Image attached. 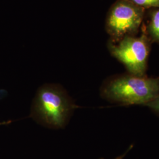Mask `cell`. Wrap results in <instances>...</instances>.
<instances>
[{
  "instance_id": "obj_9",
  "label": "cell",
  "mask_w": 159,
  "mask_h": 159,
  "mask_svg": "<svg viewBox=\"0 0 159 159\" xmlns=\"http://www.w3.org/2000/svg\"><path fill=\"white\" fill-rule=\"evenodd\" d=\"M3 124H4V123H0V125H3Z\"/></svg>"
},
{
  "instance_id": "obj_6",
  "label": "cell",
  "mask_w": 159,
  "mask_h": 159,
  "mask_svg": "<svg viewBox=\"0 0 159 159\" xmlns=\"http://www.w3.org/2000/svg\"><path fill=\"white\" fill-rule=\"evenodd\" d=\"M143 8H159V0H128Z\"/></svg>"
},
{
  "instance_id": "obj_2",
  "label": "cell",
  "mask_w": 159,
  "mask_h": 159,
  "mask_svg": "<svg viewBox=\"0 0 159 159\" xmlns=\"http://www.w3.org/2000/svg\"><path fill=\"white\" fill-rule=\"evenodd\" d=\"M100 91L102 96L110 102L145 105L159 96V77L121 75L105 82Z\"/></svg>"
},
{
  "instance_id": "obj_3",
  "label": "cell",
  "mask_w": 159,
  "mask_h": 159,
  "mask_svg": "<svg viewBox=\"0 0 159 159\" xmlns=\"http://www.w3.org/2000/svg\"><path fill=\"white\" fill-rule=\"evenodd\" d=\"M109 48L112 56L125 66L130 74L146 76L150 52V40L146 34L139 37L127 36L117 45L110 44Z\"/></svg>"
},
{
  "instance_id": "obj_1",
  "label": "cell",
  "mask_w": 159,
  "mask_h": 159,
  "mask_svg": "<svg viewBox=\"0 0 159 159\" xmlns=\"http://www.w3.org/2000/svg\"><path fill=\"white\" fill-rule=\"evenodd\" d=\"M75 108L77 106L62 86L47 84L37 91L30 116L41 125L60 129L68 124Z\"/></svg>"
},
{
  "instance_id": "obj_5",
  "label": "cell",
  "mask_w": 159,
  "mask_h": 159,
  "mask_svg": "<svg viewBox=\"0 0 159 159\" xmlns=\"http://www.w3.org/2000/svg\"><path fill=\"white\" fill-rule=\"evenodd\" d=\"M148 30L150 39L159 43V8H155L151 13Z\"/></svg>"
},
{
  "instance_id": "obj_7",
  "label": "cell",
  "mask_w": 159,
  "mask_h": 159,
  "mask_svg": "<svg viewBox=\"0 0 159 159\" xmlns=\"http://www.w3.org/2000/svg\"><path fill=\"white\" fill-rule=\"evenodd\" d=\"M144 106L150 108L154 112L159 114V95L150 102L146 104Z\"/></svg>"
},
{
  "instance_id": "obj_8",
  "label": "cell",
  "mask_w": 159,
  "mask_h": 159,
  "mask_svg": "<svg viewBox=\"0 0 159 159\" xmlns=\"http://www.w3.org/2000/svg\"><path fill=\"white\" fill-rule=\"evenodd\" d=\"M131 148H131H129V149H128V150L125 152V153L123 154H122V155H121V156H119V157H117V158H116L115 159H124V157H125V155L127 154V152L130 150Z\"/></svg>"
},
{
  "instance_id": "obj_4",
  "label": "cell",
  "mask_w": 159,
  "mask_h": 159,
  "mask_svg": "<svg viewBox=\"0 0 159 159\" xmlns=\"http://www.w3.org/2000/svg\"><path fill=\"white\" fill-rule=\"evenodd\" d=\"M144 10L128 0H118L107 20L108 32L114 40L118 42L136 33L142 23Z\"/></svg>"
}]
</instances>
